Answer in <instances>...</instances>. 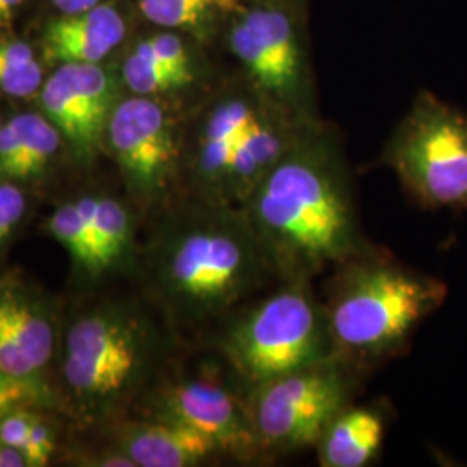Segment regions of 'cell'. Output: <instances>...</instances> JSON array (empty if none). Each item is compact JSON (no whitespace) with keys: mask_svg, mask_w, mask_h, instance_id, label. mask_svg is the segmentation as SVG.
<instances>
[{"mask_svg":"<svg viewBox=\"0 0 467 467\" xmlns=\"http://www.w3.org/2000/svg\"><path fill=\"white\" fill-rule=\"evenodd\" d=\"M44 82L34 50L16 38H0V90L13 98H28Z\"/></svg>","mask_w":467,"mask_h":467,"instance_id":"obj_21","label":"cell"},{"mask_svg":"<svg viewBox=\"0 0 467 467\" xmlns=\"http://www.w3.org/2000/svg\"><path fill=\"white\" fill-rule=\"evenodd\" d=\"M277 281L241 206L204 200L158 248L156 283L168 305L196 322L233 317Z\"/></svg>","mask_w":467,"mask_h":467,"instance_id":"obj_3","label":"cell"},{"mask_svg":"<svg viewBox=\"0 0 467 467\" xmlns=\"http://www.w3.org/2000/svg\"><path fill=\"white\" fill-rule=\"evenodd\" d=\"M386 414L351 401L327 424L316 445L320 467H366L383 449Z\"/></svg>","mask_w":467,"mask_h":467,"instance_id":"obj_16","label":"cell"},{"mask_svg":"<svg viewBox=\"0 0 467 467\" xmlns=\"http://www.w3.org/2000/svg\"><path fill=\"white\" fill-rule=\"evenodd\" d=\"M17 129V152L7 179H30L49 165L61 142V132L49 118L34 113L13 118Z\"/></svg>","mask_w":467,"mask_h":467,"instance_id":"obj_19","label":"cell"},{"mask_svg":"<svg viewBox=\"0 0 467 467\" xmlns=\"http://www.w3.org/2000/svg\"><path fill=\"white\" fill-rule=\"evenodd\" d=\"M117 104L113 82L99 65L65 63L42 88L46 115L80 152L99 144Z\"/></svg>","mask_w":467,"mask_h":467,"instance_id":"obj_11","label":"cell"},{"mask_svg":"<svg viewBox=\"0 0 467 467\" xmlns=\"http://www.w3.org/2000/svg\"><path fill=\"white\" fill-rule=\"evenodd\" d=\"M38 395L30 379L15 378L0 370V418L21 409L23 405L34 403Z\"/></svg>","mask_w":467,"mask_h":467,"instance_id":"obj_23","label":"cell"},{"mask_svg":"<svg viewBox=\"0 0 467 467\" xmlns=\"http://www.w3.org/2000/svg\"><path fill=\"white\" fill-rule=\"evenodd\" d=\"M231 5L233 0H139L140 13L150 23L194 34L212 28L218 15Z\"/></svg>","mask_w":467,"mask_h":467,"instance_id":"obj_20","label":"cell"},{"mask_svg":"<svg viewBox=\"0 0 467 467\" xmlns=\"http://www.w3.org/2000/svg\"><path fill=\"white\" fill-rule=\"evenodd\" d=\"M220 353L246 397L287 372L334 357L326 308L312 281H279L268 296L237 310L222 333Z\"/></svg>","mask_w":467,"mask_h":467,"instance_id":"obj_4","label":"cell"},{"mask_svg":"<svg viewBox=\"0 0 467 467\" xmlns=\"http://www.w3.org/2000/svg\"><path fill=\"white\" fill-rule=\"evenodd\" d=\"M63 15H77L84 13L87 9H92L99 5V0H50Z\"/></svg>","mask_w":467,"mask_h":467,"instance_id":"obj_27","label":"cell"},{"mask_svg":"<svg viewBox=\"0 0 467 467\" xmlns=\"http://www.w3.org/2000/svg\"><path fill=\"white\" fill-rule=\"evenodd\" d=\"M121 451L139 467L201 466L222 455L206 436L184 424L160 418L127 428Z\"/></svg>","mask_w":467,"mask_h":467,"instance_id":"obj_15","label":"cell"},{"mask_svg":"<svg viewBox=\"0 0 467 467\" xmlns=\"http://www.w3.org/2000/svg\"><path fill=\"white\" fill-rule=\"evenodd\" d=\"M381 163L422 210L467 212V113L420 90L389 135Z\"/></svg>","mask_w":467,"mask_h":467,"instance_id":"obj_5","label":"cell"},{"mask_svg":"<svg viewBox=\"0 0 467 467\" xmlns=\"http://www.w3.org/2000/svg\"><path fill=\"white\" fill-rule=\"evenodd\" d=\"M150 343L130 318L98 314L78 320L67 334L65 378L82 397L111 399L144 374Z\"/></svg>","mask_w":467,"mask_h":467,"instance_id":"obj_9","label":"cell"},{"mask_svg":"<svg viewBox=\"0 0 467 467\" xmlns=\"http://www.w3.org/2000/svg\"><path fill=\"white\" fill-rule=\"evenodd\" d=\"M26 200L16 185L0 184V246L25 215Z\"/></svg>","mask_w":467,"mask_h":467,"instance_id":"obj_24","label":"cell"},{"mask_svg":"<svg viewBox=\"0 0 467 467\" xmlns=\"http://www.w3.org/2000/svg\"><path fill=\"white\" fill-rule=\"evenodd\" d=\"M154 418L184 424L206 436L222 457L244 464H265L248 399L235 384L196 379L171 384L156 403Z\"/></svg>","mask_w":467,"mask_h":467,"instance_id":"obj_10","label":"cell"},{"mask_svg":"<svg viewBox=\"0 0 467 467\" xmlns=\"http://www.w3.org/2000/svg\"><path fill=\"white\" fill-rule=\"evenodd\" d=\"M267 102L244 84L223 94L206 113L194 158L202 200L231 204L229 179L234 156L251 123Z\"/></svg>","mask_w":467,"mask_h":467,"instance_id":"obj_12","label":"cell"},{"mask_svg":"<svg viewBox=\"0 0 467 467\" xmlns=\"http://www.w3.org/2000/svg\"><path fill=\"white\" fill-rule=\"evenodd\" d=\"M106 135L135 198L144 204L165 200L182 160L181 139L167 106L146 96L121 100Z\"/></svg>","mask_w":467,"mask_h":467,"instance_id":"obj_8","label":"cell"},{"mask_svg":"<svg viewBox=\"0 0 467 467\" xmlns=\"http://www.w3.org/2000/svg\"><path fill=\"white\" fill-rule=\"evenodd\" d=\"M52 451H54V434L50 431L49 426H46L42 420L35 419L28 440L21 449V453L25 455V461H26V466H46L49 462Z\"/></svg>","mask_w":467,"mask_h":467,"instance_id":"obj_25","label":"cell"},{"mask_svg":"<svg viewBox=\"0 0 467 467\" xmlns=\"http://www.w3.org/2000/svg\"><path fill=\"white\" fill-rule=\"evenodd\" d=\"M25 0H0V26L7 25Z\"/></svg>","mask_w":467,"mask_h":467,"instance_id":"obj_29","label":"cell"},{"mask_svg":"<svg viewBox=\"0 0 467 467\" xmlns=\"http://www.w3.org/2000/svg\"><path fill=\"white\" fill-rule=\"evenodd\" d=\"M54 333L47 317L13 293H0V370L30 379L47 364Z\"/></svg>","mask_w":467,"mask_h":467,"instance_id":"obj_14","label":"cell"},{"mask_svg":"<svg viewBox=\"0 0 467 467\" xmlns=\"http://www.w3.org/2000/svg\"><path fill=\"white\" fill-rule=\"evenodd\" d=\"M331 272L322 305L334 357L362 372L407 350L419 326L449 296L441 279L374 244Z\"/></svg>","mask_w":467,"mask_h":467,"instance_id":"obj_2","label":"cell"},{"mask_svg":"<svg viewBox=\"0 0 467 467\" xmlns=\"http://www.w3.org/2000/svg\"><path fill=\"white\" fill-rule=\"evenodd\" d=\"M26 466L25 455L17 449L7 447L0 443V467H23Z\"/></svg>","mask_w":467,"mask_h":467,"instance_id":"obj_28","label":"cell"},{"mask_svg":"<svg viewBox=\"0 0 467 467\" xmlns=\"http://www.w3.org/2000/svg\"><path fill=\"white\" fill-rule=\"evenodd\" d=\"M265 2H268V4H274V2H277V0H265Z\"/></svg>","mask_w":467,"mask_h":467,"instance_id":"obj_30","label":"cell"},{"mask_svg":"<svg viewBox=\"0 0 467 467\" xmlns=\"http://www.w3.org/2000/svg\"><path fill=\"white\" fill-rule=\"evenodd\" d=\"M49 229L77 264L98 272L94 244L75 202H67L56 210V213L50 217Z\"/></svg>","mask_w":467,"mask_h":467,"instance_id":"obj_22","label":"cell"},{"mask_svg":"<svg viewBox=\"0 0 467 467\" xmlns=\"http://www.w3.org/2000/svg\"><path fill=\"white\" fill-rule=\"evenodd\" d=\"M229 46L256 94L291 117L318 119L300 34L283 7L265 2L243 11L234 19Z\"/></svg>","mask_w":467,"mask_h":467,"instance_id":"obj_7","label":"cell"},{"mask_svg":"<svg viewBox=\"0 0 467 467\" xmlns=\"http://www.w3.org/2000/svg\"><path fill=\"white\" fill-rule=\"evenodd\" d=\"M350 168L333 130L305 125L241 204L277 281H314L366 250Z\"/></svg>","mask_w":467,"mask_h":467,"instance_id":"obj_1","label":"cell"},{"mask_svg":"<svg viewBox=\"0 0 467 467\" xmlns=\"http://www.w3.org/2000/svg\"><path fill=\"white\" fill-rule=\"evenodd\" d=\"M92 239L98 270L115 265L132 244V218L129 210L111 198L85 196L75 201Z\"/></svg>","mask_w":467,"mask_h":467,"instance_id":"obj_17","label":"cell"},{"mask_svg":"<svg viewBox=\"0 0 467 467\" xmlns=\"http://www.w3.org/2000/svg\"><path fill=\"white\" fill-rule=\"evenodd\" d=\"M0 129H2V123H0Z\"/></svg>","mask_w":467,"mask_h":467,"instance_id":"obj_31","label":"cell"},{"mask_svg":"<svg viewBox=\"0 0 467 467\" xmlns=\"http://www.w3.org/2000/svg\"><path fill=\"white\" fill-rule=\"evenodd\" d=\"M34 416L17 409L0 418V443L21 451L35 422Z\"/></svg>","mask_w":467,"mask_h":467,"instance_id":"obj_26","label":"cell"},{"mask_svg":"<svg viewBox=\"0 0 467 467\" xmlns=\"http://www.w3.org/2000/svg\"><path fill=\"white\" fill-rule=\"evenodd\" d=\"M123 82L134 96L160 98L189 88L196 82V67H182L161 61L135 47L123 63Z\"/></svg>","mask_w":467,"mask_h":467,"instance_id":"obj_18","label":"cell"},{"mask_svg":"<svg viewBox=\"0 0 467 467\" xmlns=\"http://www.w3.org/2000/svg\"><path fill=\"white\" fill-rule=\"evenodd\" d=\"M362 370L331 357L254 388L248 399L264 462L316 449L327 424L350 405Z\"/></svg>","mask_w":467,"mask_h":467,"instance_id":"obj_6","label":"cell"},{"mask_svg":"<svg viewBox=\"0 0 467 467\" xmlns=\"http://www.w3.org/2000/svg\"><path fill=\"white\" fill-rule=\"evenodd\" d=\"M125 19L113 5L102 4L84 13L65 15L47 25L44 46L49 61L88 63L100 61L123 42Z\"/></svg>","mask_w":467,"mask_h":467,"instance_id":"obj_13","label":"cell"}]
</instances>
